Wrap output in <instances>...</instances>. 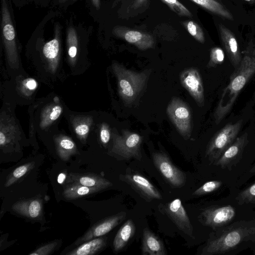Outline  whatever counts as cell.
Returning a JSON list of instances; mask_svg holds the SVG:
<instances>
[{"mask_svg":"<svg viewBox=\"0 0 255 255\" xmlns=\"http://www.w3.org/2000/svg\"><path fill=\"white\" fill-rule=\"evenodd\" d=\"M255 74V48L250 41L238 68L230 77V82L224 89L214 113L219 124L231 111L242 90Z\"/></svg>","mask_w":255,"mask_h":255,"instance_id":"cell-1","label":"cell"},{"mask_svg":"<svg viewBox=\"0 0 255 255\" xmlns=\"http://www.w3.org/2000/svg\"><path fill=\"white\" fill-rule=\"evenodd\" d=\"M209 240L202 251V255L224 254L241 244L255 241V219L240 221L225 227Z\"/></svg>","mask_w":255,"mask_h":255,"instance_id":"cell-2","label":"cell"},{"mask_svg":"<svg viewBox=\"0 0 255 255\" xmlns=\"http://www.w3.org/2000/svg\"><path fill=\"white\" fill-rule=\"evenodd\" d=\"M118 80V92L126 105L133 103L143 90L151 71L136 72L118 63L113 65Z\"/></svg>","mask_w":255,"mask_h":255,"instance_id":"cell-3","label":"cell"},{"mask_svg":"<svg viewBox=\"0 0 255 255\" xmlns=\"http://www.w3.org/2000/svg\"><path fill=\"white\" fill-rule=\"evenodd\" d=\"M142 139V136L139 134L128 130H124L121 135L114 134L110 152L119 160H128L135 158L140 160Z\"/></svg>","mask_w":255,"mask_h":255,"instance_id":"cell-4","label":"cell"},{"mask_svg":"<svg viewBox=\"0 0 255 255\" xmlns=\"http://www.w3.org/2000/svg\"><path fill=\"white\" fill-rule=\"evenodd\" d=\"M242 126V120L235 124L229 123L213 136L207 146L205 154L211 163H214L234 142Z\"/></svg>","mask_w":255,"mask_h":255,"instance_id":"cell-5","label":"cell"},{"mask_svg":"<svg viewBox=\"0 0 255 255\" xmlns=\"http://www.w3.org/2000/svg\"><path fill=\"white\" fill-rule=\"evenodd\" d=\"M167 114L179 133L185 139L191 134V113L189 106L182 100L173 97L166 109Z\"/></svg>","mask_w":255,"mask_h":255,"instance_id":"cell-6","label":"cell"},{"mask_svg":"<svg viewBox=\"0 0 255 255\" xmlns=\"http://www.w3.org/2000/svg\"><path fill=\"white\" fill-rule=\"evenodd\" d=\"M154 166L165 180L173 188H181L186 182L184 172L174 165L169 156L162 152H155L152 154Z\"/></svg>","mask_w":255,"mask_h":255,"instance_id":"cell-7","label":"cell"},{"mask_svg":"<svg viewBox=\"0 0 255 255\" xmlns=\"http://www.w3.org/2000/svg\"><path fill=\"white\" fill-rule=\"evenodd\" d=\"M201 216L204 225L216 229L229 224L236 216V210L230 205L211 206L204 209Z\"/></svg>","mask_w":255,"mask_h":255,"instance_id":"cell-8","label":"cell"},{"mask_svg":"<svg viewBox=\"0 0 255 255\" xmlns=\"http://www.w3.org/2000/svg\"><path fill=\"white\" fill-rule=\"evenodd\" d=\"M165 214L181 231L194 239L193 227L179 198L168 202L163 208Z\"/></svg>","mask_w":255,"mask_h":255,"instance_id":"cell-9","label":"cell"},{"mask_svg":"<svg viewBox=\"0 0 255 255\" xmlns=\"http://www.w3.org/2000/svg\"><path fill=\"white\" fill-rule=\"evenodd\" d=\"M248 141V134L247 132L237 137L214 164L222 169L231 170L239 162Z\"/></svg>","mask_w":255,"mask_h":255,"instance_id":"cell-10","label":"cell"},{"mask_svg":"<svg viewBox=\"0 0 255 255\" xmlns=\"http://www.w3.org/2000/svg\"><path fill=\"white\" fill-rule=\"evenodd\" d=\"M181 84L199 107L205 104L204 90L199 71L193 68L186 69L180 76Z\"/></svg>","mask_w":255,"mask_h":255,"instance_id":"cell-11","label":"cell"},{"mask_svg":"<svg viewBox=\"0 0 255 255\" xmlns=\"http://www.w3.org/2000/svg\"><path fill=\"white\" fill-rule=\"evenodd\" d=\"M124 180L147 202L160 200L162 196L155 187L145 177L137 173H128Z\"/></svg>","mask_w":255,"mask_h":255,"instance_id":"cell-12","label":"cell"},{"mask_svg":"<svg viewBox=\"0 0 255 255\" xmlns=\"http://www.w3.org/2000/svg\"><path fill=\"white\" fill-rule=\"evenodd\" d=\"M126 217L127 213L122 212L102 220L93 225L82 237L78 239L75 244H81L106 235L120 224Z\"/></svg>","mask_w":255,"mask_h":255,"instance_id":"cell-13","label":"cell"},{"mask_svg":"<svg viewBox=\"0 0 255 255\" xmlns=\"http://www.w3.org/2000/svg\"><path fill=\"white\" fill-rule=\"evenodd\" d=\"M218 31L221 43L229 58L236 69L242 61V56L237 39L232 31L222 23L218 24Z\"/></svg>","mask_w":255,"mask_h":255,"instance_id":"cell-14","label":"cell"},{"mask_svg":"<svg viewBox=\"0 0 255 255\" xmlns=\"http://www.w3.org/2000/svg\"><path fill=\"white\" fill-rule=\"evenodd\" d=\"M114 30L122 32H114L118 36L124 38L128 42L134 45L138 49L145 50L153 48L155 42L153 37L147 33H144L134 30H122L120 27L115 28Z\"/></svg>","mask_w":255,"mask_h":255,"instance_id":"cell-15","label":"cell"},{"mask_svg":"<svg viewBox=\"0 0 255 255\" xmlns=\"http://www.w3.org/2000/svg\"><path fill=\"white\" fill-rule=\"evenodd\" d=\"M141 251L143 255L167 254L162 241L147 228H144L143 230Z\"/></svg>","mask_w":255,"mask_h":255,"instance_id":"cell-16","label":"cell"},{"mask_svg":"<svg viewBox=\"0 0 255 255\" xmlns=\"http://www.w3.org/2000/svg\"><path fill=\"white\" fill-rule=\"evenodd\" d=\"M16 213L31 219H37L42 215V202L39 198H32L19 201L12 206Z\"/></svg>","mask_w":255,"mask_h":255,"instance_id":"cell-17","label":"cell"},{"mask_svg":"<svg viewBox=\"0 0 255 255\" xmlns=\"http://www.w3.org/2000/svg\"><path fill=\"white\" fill-rule=\"evenodd\" d=\"M68 181L89 187L97 188L102 190L110 187L113 185L108 180L93 174H79L70 173L68 175Z\"/></svg>","mask_w":255,"mask_h":255,"instance_id":"cell-18","label":"cell"},{"mask_svg":"<svg viewBox=\"0 0 255 255\" xmlns=\"http://www.w3.org/2000/svg\"><path fill=\"white\" fill-rule=\"evenodd\" d=\"M135 232L134 222L130 219L128 220L120 228L114 238L113 244L114 252H121L134 236Z\"/></svg>","mask_w":255,"mask_h":255,"instance_id":"cell-19","label":"cell"},{"mask_svg":"<svg viewBox=\"0 0 255 255\" xmlns=\"http://www.w3.org/2000/svg\"><path fill=\"white\" fill-rule=\"evenodd\" d=\"M107 239L98 237L85 242L66 254L67 255H93L103 249L106 246Z\"/></svg>","mask_w":255,"mask_h":255,"instance_id":"cell-20","label":"cell"},{"mask_svg":"<svg viewBox=\"0 0 255 255\" xmlns=\"http://www.w3.org/2000/svg\"><path fill=\"white\" fill-rule=\"evenodd\" d=\"M208 11L222 18L233 20L232 13L223 5L216 0H191Z\"/></svg>","mask_w":255,"mask_h":255,"instance_id":"cell-21","label":"cell"},{"mask_svg":"<svg viewBox=\"0 0 255 255\" xmlns=\"http://www.w3.org/2000/svg\"><path fill=\"white\" fill-rule=\"evenodd\" d=\"M101 190L99 188L87 187L72 183L65 188L62 195L67 200H74Z\"/></svg>","mask_w":255,"mask_h":255,"instance_id":"cell-22","label":"cell"},{"mask_svg":"<svg viewBox=\"0 0 255 255\" xmlns=\"http://www.w3.org/2000/svg\"><path fill=\"white\" fill-rule=\"evenodd\" d=\"M54 38L46 43L43 47V53L49 61H56L57 59L60 50V28L58 25L55 28Z\"/></svg>","mask_w":255,"mask_h":255,"instance_id":"cell-23","label":"cell"},{"mask_svg":"<svg viewBox=\"0 0 255 255\" xmlns=\"http://www.w3.org/2000/svg\"><path fill=\"white\" fill-rule=\"evenodd\" d=\"M57 150L59 157L63 161H67L70 156L77 152L74 142L70 139L63 137L57 141Z\"/></svg>","mask_w":255,"mask_h":255,"instance_id":"cell-24","label":"cell"},{"mask_svg":"<svg viewBox=\"0 0 255 255\" xmlns=\"http://www.w3.org/2000/svg\"><path fill=\"white\" fill-rule=\"evenodd\" d=\"M34 162H30L22 164L13 170L7 176L5 182V187H9L13 184L20 178L26 174L29 171L33 168Z\"/></svg>","mask_w":255,"mask_h":255,"instance_id":"cell-25","label":"cell"},{"mask_svg":"<svg viewBox=\"0 0 255 255\" xmlns=\"http://www.w3.org/2000/svg\"><path fill=\"white\" fill-rule=\"evenodd\" d=\"M67 42L68 45V55L70 58H74L77 53L78 38L76 31L72 26L67 30Z\"/></svg>","mask_w":255,"mask_h":255,"instance_id":"cell-26","label":"cell"},{"mask_svg":"<svg viewBox=\"0 0 255 255\" xmlns=\"http://www.w3.org/2000/svg\"><path fill=\"white\" fill-rule=\"evenodd\" d=\"M236 200L240 205L253 203L255 200V183L241 191Z\"/></svg>","mask_w":255,"mask_h":255,"instance_id":"cell-27","label":"cell"},{"mask_svg":"<svg viewBox=\"0 0 255 255\" xmlns=\"http://www.w3.org/2000/svg\"><path fill=\"white\" fill-rule=\"evenodd\" d=\"M165 3L172 11L180 16L191 17V12L178 0H161Z\"/></svg>","mask_w":255,"mask_h":255,"instance_id":"cell-28","label":"cell"},{"mask_svg":"<svg viewBox=\"0 0 255 255\" xmlns=\"http://www.w3.org/2000/svg\"><path fill=\"white\" fill-rule=\"evenodd\" d=\"M188 32L198 42L204 43L205 36L201 27L194 21H188L184 22Z\"/></svg>","mask_w":255,"mask_h":255,"instance_id":"cell-29","label":"cell"},{"mask_svg":"<svg viewBox=\"0 0 255 255\" xmlns=\"http://www.w3.org/2000/svg\"><path fill=\"white\" fill-rule=\"evenodd\" d=\"M225 59L224 52L219 47L212 48L210 51V59L207 67L208 68L215 67L222 64Z\"/></svg>","mask_w":255,"mask_h":255,"instance_id":"cell-30","label":"cell"},{"mask_svg":"<svg viewBox=\"0 0 255 255\" xmlns=\"http://www.w3.org/2000/svg\"><path fill=\"white\" fill-rule=\"evenodd\" d=\"M222 182L219 180L209 181L197 189L192 194L194 196H202L212 193L219 189Z\"/></svg>","mask_w":255,"mask_h":255,"instance_id":"cell-31","label":"cell"},{"mask_svg":"<svg viewBox=\"0 0 255 255\" xmlns=\"http://www.w3.org/2000/svg\"><path fill=\"white\" fill-rule=\"evenodd\" d=\"M62 111V108L59 106H54L49 109L48 111L44 114L43 118V122L45 123L44 126L57 119L61 115Z\"/></svg>","mask_w":255,"mask_h":255,"instance_id":"cell-32","label":"cell"},{"mask_svg":"<svg viewBox=\"0 0 255 255\" xmlns=\"http://www.w3.org/2000/svg\"><path fill=\"white\" fill-rule=\"evenodd\" d=\"M58 244L57 242L54 241L45 244L29 254V255H47L54 250Z\"/></svg>","mask_w":255,"mask_h":255,"instance_id":"cell-33","label":"cell"},{"mask_svg":"<svg viewBox=\"0 0 255 255\" xmlns=\"http://www.w3.org/2000/svg\"><path fill=\"white\" fill-rule=\"evenodd\" d=\"M110 137L111 134L108 127L106 125L103 126L100 131V139L102 142L104 144H107L110 139Z\"/></svg>","mask_w":255,"mask_h":255,"instance_id":"cell-34","label":"cell"},{"mask_svg":"<svg viewBox=\"0 0 255 255\" xmlns=\"http://www.w3.org/2000/svg\"><path fill=\"white\" fill-rule=\"evenodd\" d=\"M75 131L79 135L84 136L88 132L89 127L85 124L80 125L75 128Z\"/></svg>","mask_w":255,"mask_h":255,"instance_id":"cell-35","label":"cell"},{"mask_svg":"<svg viewBox=\"0 0 255 255\" xmlns=\"http://www.w3.org/2000/svg\"><path fill=\"white\" fill-rule=\"evenodd\" d=\"M25 85L27 88L30 90H34L37 87V83L32 79H27L25 82Z\"/></svg>","mask_w":255,"mask_h":255,"instance_id":"cell-36","label":"cell"},{"mask_svg":"<svg viewBox=\"0 0 255 255\" xmlns=\"http://www.w3.org/2000/svg\"><path fill=\"white\" fill-rule=\"evenodd\" d=\"M6 143V138L2 131L0 132V145L1 146Z\"/></svg>","mask_w":255,"mask_h":255,"instance_id":"cell-37","label":"cell"},{"mask_svg":"<svg viewBox=\"0 0 255 255\" xmlns=\"http://www.w3.org/2000/svg\"><path fill=\"white\" fill-rule=\"evenodd\" d=\"M92 4L97 9H99L101 6L100 0H91Z\"/></svg>","mask_w":255,"mask_h":255,"instance_id":"cell-38","label":"cell"},{"mask_svg":"<svg viewBox=\"0 0 255 255\" xmlns=\"http://www.w3.org/2000/svg\"><path fill=\"white\" fill-rule=\"evenodd\" d=\"M66 177V175L64 173H61L58 177V182L60 184H62L64 181Z\"/></svg>","mask_w":255,"mask_h":255,"instance_id":"cell-39","label":"cell"},{"mask_svg":"<svg viewBox=\"0 0 255 255\" xmlns=\"http://www.w3.org/2000/svg\"><path fill=\"white\" fill-rule=\"evenodd\" d=\"M249 172L251 173H255V163L252 166Z\"/></svg>","mask_w":255,"mask_h":255,"instance_id":"cell-40","label":"cell"},{"mask_svg":"<svg viewBox=\"0 0 255 255\" xmlns=\"http://www.w3.org/2000/svg\"><path fill=\"white\" fill-rule=\"evenodd\" d=\"M243 0L248 2L252 4L255 3V0Z\"/></svg>","mask_w":255,"mask_h":255,"instance_id":"cell-41","label":"cell"},{"mask_svg":"<svg viewBox=\"0 0 255 255\" xmlns=\"http://www.w3.org/2000/svg\"><path fill=\"white\" fill-rule=\"evenodd\" d=\"M67 0H58L59 2L60 3H63V2H64L66 1Z\"/></svg>","mask_w":255,"mask_h":255,"instance_id":"cell-42","label":"cell"},{"mask_svg":"<svg viewBox=\"0 0 255 255\" xmlns=\"http://www.w3.org/2000/svg\"><path fill=\"white\" fill-rule=\"evenodd\" d=\"M253 204H255V200L253 202Z\"/></svg>","mask_w":255,"mask_h":255,"instance_id":"cell-43","label":"cell"}]
</instances>
